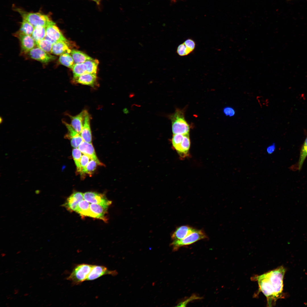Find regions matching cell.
<instances>
[{
  "label": "cell",
  "mask_w": 307,
  "mask_h": 307,
  "mask_svg": "<svg viewBox=\"0 0 307 307\" xmlns=\"http://www.w3.org/2000/svg\"><path fill=\"white\" fill-rule=\"evenodd\" d=\"M84 63L87 73L96 74L99 63L98 60L94 59L89 60L86 61Z\"/></svg>",
  "instance_id": "26"
},
{
  "label": "cell",
  "mask_w": 307,
  "mask_h": 307,
  "mask_svg": "<svg viewBox=\"0 0 307 307\" xmlns=\"http://www.w3.org/2000/svg\"><path fill=\"white\" fill-rule=\"evenodd\" d=\"M67 127L68 132L65 137L70 139L72 146L74 148H78L80 144L84 141L80 134L75 131L71 125L63 122Z\"/></svg>",
  "instance_id": "14"
},
{
  "label": "cell",
  "mask_w": 307,
  "mask_h": 307,
  "mask_svg": "<svg viewBox=\"0 0 307 307\" xmlns=\"http://www.w3.org/2000/svg\"><path fill=\"white\" fill-rule=\"evenodd\" d=\"M86 111L85 110H83L74 116H69L71 120L70 125L74 129L80 134L81 133L83 126Z\"/></svg>",
  "instance_id": "19"
},
{
  "label": "cell",
  "mask_w": 307,
  "mask_h": 307,
  "mask_svg": "<svg viewBox=\"0 0 307 307\" xmlns=\"http://www.w3.org/2000/svg\"><path fill=\"white\" fill-rule=\"evenodd\" d=\"M13 298V297H12V298H10V300L12 299Z\"/></svg>",
  "instance_id": "41"
},
{
  "label": "cell",
  "mask_w": 307,
  "mask_h": 307,
  "mask_svg": "<svg viewBox=\"0 0 307 307\" xmlns=\"http://www.w3.org/2000/svg\"><path fill=\"white\" fill-rule=\"evenodd\" d=\"M59 60L61 64L72 69L75 64L72 56L69 53L60 55Z\"/></svg>",
  "instance_id": "23"
},
{
  "label": "cell",
  "mask_w": 307,
  "mask_h": 307,
  "mask_svg": "<svg viewBox=\"0 0 307 307\" xmlns=\"http://www.w3.org/2000/svg\"><path fill=\"white\" fill-rule=\"evenodd\" d=\"M285 269L282 266L256 277L259 289L266 297L267 305L272 306L282 298Z\"/></svg>",
  "instance_id": "1"
},
{
  "label": "cell",
  "mask_w": 307,
  "mask_h": 307,
  "mask_svg": "<svg viewBox=\"0 0 307 307\" xmlns=\"http://www.w3.org/2000/svg\"><path fill=\"white\" fill-rule=\"evenodd\" d=\"M78 148L82 153L87 156L91 159L96 161L99 165H103V164L98 158L92 143H88L83 141L79 145Z\"/></svg>",
  "instance_id": "15"
},
{
  "label": "cell",
  "mask_w": 307,
  "mask_h": 307,
  "mask_svg": "<svg viewBox=\"0 0 307 307\" xmlns=\"http://www.w3.org/2000/svg\"><path fill=\"white\" fill-rule=\"evenodd\" d=\"M223 111L226 116L229 117L234 116L235 114V109L231 107H225L224 108Z\"/></svg>",
  "instance_id": "35"
},
{
  "label": "cell",
  "mask_w": 307,
  "mask_h": 307,
  "mask_svg": "<svg viewBox=\"0 0 307 307\" xmlns=\"http://www.w3.org/2000/svg\"><path fill=\"white\" fill-rule=\"evenodd\" d=\"M197 229L188 225H183L177 228L172 234L173 240L182 239Z\"/></svg>",
  "instance_id": "17"
},
{
  "label": "cell",
  "mask_w": 307,
  "mask_h": 307,
  "mask_svg": "<svg viewBox=\"0 0 307 307\" xmlns=\"http://www.w3.org/2000/svg\"><path fill=\"white\" fill-rule=\"evenodd\" d=\"M8 304H8V303H7V304H6L7 305H8Z\"/></svg>",
  "instance_id": "43"
},
{
  "label": "cell",
  "mask_w": 307,
  "mask_h": 307,
  "mask_svg": "<svg viewBox=\"0 0 307 307\" xmlns=\"http://www.w3.org/2000/svg\"><path fill=\"white\" fill-rule=\"evenodd\" d=\"M94 265L85 264H79L76 266L69 276L67 278L73 284H79L86 279Z\"/></svg>",
  "instance_id": "5"
},
{
  "label": "cell",
  "mask_w": 307,
  "mask_h": 307,
  "mask_svg": "<svg viewBox=\"0 0 307 307\" xmlns=\"http://www.w3.org/2000/svg\"><path fill=\"white\" fill-rule=\"evenodd\" d=\"M1 256L2 257H3L5 255V254L4 253H2L1 254Z\"/></svg>",
  "instance_id": "39"
},
{
  "label": "cell",
  "mask_w": 307,
  "mask_h": 307,
  "mask_svg": "<svg viewBox=\"0 0 307 307\" xmlns=\"http://www.w3.org/2000/svg\"><path fill=\"white\" fill-rule=\"evenodd\" d=\"M177 52L178 55L181 56L187 55L191 53L184 43L178 46L177 49Z\"/></svg>",
  "instance_id": "32"
},
{
  "label": "cell",
  "mask_w": 307,
  "mask_h": 307,
  "mask_svg": "<svg viewBox=\"0 0 307 307\" xmlns=\"http://www.w3.org/2000/svg\"><path fill=\"white\" fill-rule=\"evenodd\" d=\"M72 154L76 167L77 171L80 174L81 171L80 162L82 156L81 152L78 148H74L72 150Z\"/></svg>",
  "instance_id": "28"
},
{
  "label": "cell",
  "mask_w": 307,
  "mask_h": 307,
  "mask_svg": "<svg viewBox=\"0 0 307 307\" xmlns=\"http://www.w3.org/2000/svg\"><path fill=\"white\" fill-rule=\"evenodd\" d=\"M72 70L73 71V78H76L80 75L87 73L86 67L84 63L75 64Z\"/></svg>",
  "instance_id": "30"
},
{
  "label": "cell",
  "mask_w": 307,
  "mask_h": 307,
  "mask_svg": "<svg viewBox=\"0 0 307 307\" xmlns=\"http://www.w3.org/2000/svg\"><path fill=\"white\" fill-rule=\"evenodd\" d=\"M96 74L87 73L73 78L76 83L94 87L96 82Z\"/></svg>",
  "instance_id": "16"
},
{
  "label": "cell",
  "mask_w": 307,
  "mask_h": 307,
  "mask_svg": "<svg viewBox=\"0 0 307 307\" xmlns=\"http://www.w3.org/2000/svg\"></svg>",
  "instance_id": "44"
},
{
  "label": "cell",
  "mask_w": 307,
  "mask_h": 307,
  "mask_svg": "<svg viewBox=\"0 0 307 307\" xmlns=\"http://www.w3.org/2000/svg\"><path fill=\"white\" fill-rule=\"evenodd\" d=\"M90 117L86 111L83 126L80 134L83 140L86 142L92 143V136L90 125Z\"/></svg>",
  "instance_id": "18"
},
{
  "label": "cell",
  "mask_w": 307,
  "mask_h": 307,
  "mask_svg": "<svg viewBox=\"0 0 307 307\" xmlns=\"http://www.w3.org/2000/svg\"><path fill=\"white\" fill-rule=\"evenodd\" d=\"M202 298L199 296H197L195 295H193L189 298L188 299L186 300L179 303L178 304V305L177 306H185L188 302L194 300L200 299H201Z\"/></svg>",
  "instance_id": "36"
},
{
  "label": "cell",
  "mask_w": 307,
  "mask_h": 307,
  "mask_svg": "<svg viewBox=\"0 0 307 307\" xmlns=\"http://www.w3.org/2000/svg\"><path fill=\"white\" fill-rule=\"evenodd\" d=\"M207 238V235L203 231L196 230L182 239L173 240L171 246L173 250L176 251L181 247L192 244L200 240Z\"/></svg>",
  "instance_id": "6"
},
{
  "label": "cell",
  "mask_w": 307,
  "mask_h": 307,
  "mask_svg": "<svg viewBox=\"0 0 307 307\" xmlns=\"http://www.w3.org/2000/svg\"><path fill=\"white\" fill-rule=\"evenodd\" d=\"M173 147L182 158L188 155L190 145L189 134H173L171 139Z\"/></svg>",
  "instance_id": "4"
},
{
  "label": "cell",
  "mask_w": 307,
  "mask_h": 307,
  "mask_svg": "<svg viewBox=\"0 0 307 307\" xmlns=\"http://www.w3.org/2000/svg\"><path fill=\"white\" fill-rule=\"evenodd\" d=\"M90 205L89 202L83 200L79 203L76 212L82 216L88 217Z\"/></svg>",
  "instance_id": "24"
},
{
  "label": "cell",
  "mask_w": 307,
  "mask_h": 307,
  "mask_svg": "<svg viewBox=\"0 0 307 307\" xmlns=\"http://www.w3.org/2000/svg\"><path fill=\"white\" fill-rule=\"evenodd\" d=\"M307 157V137L306 138L301 149L299 159L298 163V168L301 169L303 163Z\"/></svg>",
  "instance_id": "25"
},
{
  "label": "cell",
  "mask_w": 307,
  "mask_h": 307,
  "mask_svg": "<svg viewBox=\"0 0 307 307\" xmlns=\"http://www.w3.org/2000/svg\"><path fill=\"white\" fill-rule=\"evenodd\" d=\"M68 43L64 41L56 42L53 44L51 53L58 55L67 53H70L71 50L69 48Z\"/></svg>",
  "instance_id": "20"
},
{
  "label": "cell",
  "mask_w": 307,
  "mask_h": 307,
  "mask_svg": "<svg viewBox=\"0 0 307 307\" xmlns=\"http://www.w3.org/2000/svg\"><path fill=\"white\" fill-rule=\"evenodd\" d=\"M34 28L31 24L23 20L19 31L24 34L31 36Z\"/></svg>",
  "instance_id": "29"
},
{
  "label": "cell",
  "mask_w": 307,
  "mask_h": 307,
  "mask_svg": "<svg viewBox=\"0 0 307 307\" xmlns=\"http://www.w3.org/2000/svg\"><path fill=\"white\" fill-rule=\"evenodd\" d=\"M30 57L43 63H47L54 60L55 56L46 52L37 47H34L28 53Z\"/></svg>",
  "instance_id": "9"
},
{
  "label": "cell",
  "mask_w": 307,
  "mask_h": 307,
  "mask_svg": "<svg viewBox=\"0 0 307 307\" xmlns=\"http://www.w3.org/2000/svg\"><path fill=\"white\" fill-rule=\"evenodd\" d=\"M50 41L44 38L36 43L37 47L48 53H51L53 45Z\"/></svg>",
  "instance_id": "27"
},
{
  "label": "cell",
  "mask_w": 307,
  "mask_h": 307,
  "mask_svg": "<svg viewBox=\"0 0 307 307\" xmlns=\"http://www.w3.org/2000/svg\"><path fill=\"white\" fill-rule=\"evenodd\" d=\"M95 2L98 5H99L100 3L101 0H92Z\"/></svg>",
  "instance_id": "38"
},
{
  "label": "cell",
  "mask_w": 307,
  "mask_h": 307,
  "mask_svg": "<svg viewBox=\"0 0 307 307\" xmlns=\"http://www.w3.org/2000/svg\"><path fill=\"white\" fill-rule=\"evenodd\" d=\"M8 272V271H6V272H5V273H7V272Z\"/></svg>",
  "instance_id": "42"
},
{
  "label": "cell",
  "mask_w": 307,
  "mask_h": 307,
  "mask_svg": "<svg viewBox=\"0 0 307 307\" xmlns=\"http://www.w3.org/2000/svg\"><path fill=\"white\" fill-rule=\"evenodd\" d=\"M28 293H25V294H24V296H27V295H28Z\"/></svg>",
  "instance_id": "40"
},
{
  "label": "cell",
  "mask_w": 307,
  "mask_h": 307,
  "mask_svg": "<svg viewBox=\"0 0 307 307\" xmlns=\"http://www.w3.org/2000/svg\"><path fill=\"white\" fill-rule=\"evenodd\" d=\"M31 36L36 43L44 39L46 36V27L39 26L34 27Z\"/></svg>",
  "instance_id": "22"
},
{
  "label": "cell",
  "mask_w": 307,
  "mask_h": 307,
  "mask_svg": "<svg viewBox=\"0 0 307 307\" xmlns=\"http://www.w3.org/2000/svg\"><path fill=\"white\" fill-rule=\"evenodd\" d=\"M84 199L89 203L98 204L108 208L112 202L108 200L105 196L101 194L94 192H88L83 194Z\"/></svg>",
  "instance_id": "7"
},
{
  "label": "cell",
  "mask_w": 307,
  "mask_h": 307,
  "mask_svg": "<svg viewBox=\"0 0 307 307\" xmlns=\"http://www.w3.org/2000/svg\"><path fill=\"white\" fill-rule=\"evenodd\" d=\"M108 208L98 204L91 203L90 205L88 217L106 221V215Z\"/></svg>",
  "instance_id": "12"
},
{
  "label": "cell",
  "mask_w": 307,
  "mask_h": 307,
  "mask_svg": "<svg viewBox=\"0 0 307 307\" xmlns=\"http://www.w3.org/2000/svg\"><path fill=\"white\" fill-rule=\"evenodd\" d=\"M117 274L116 271L109 270L104 266L94 265L86 281L94 280L104 275H109L114 276Z\"/></svg>",
  "instance_id": "11"
},
{
  "label": "cell",
  "mask_w": 307,
  "mask_h": 307,
  "mask_svg": "<svg viewBox=\"0 0 307 307\" xmlns=\"http://www.w3.org/2000/svg\"><path fill=\"white\" fill-rule=\"evenodd\" d=\"M20 15L23 20L32 25L34 27L40 26L46 27L51 20L49 16L40 12H28L17 8L15 9Z\"/></svg>",
  "instance_id": "3"
},
{
  "label": "cell",
  "mask_w": 307,
  "mask_h": 307,
  "mask_svg": "<svg viewBox=\"0 0 307 307\" xmlns=\"http://www.w3.org/2000/svg\"><path fill=\"white\" fill-rule=\"evenodd\" d=\"M46 28V36L55 42H68L55 23L52 20L49 22Z\"/></svg>",
  "instance_id": "8"
},
{
  "label": "cell",
  "mask_w": 307,
  "mask_h": 307,
  "mask_svg": "<svg viewBox=\"0 0 307 307\" xmlns=\"http://www.w3.org/2000/svg\"></svg>",
  "instance_id": "45"
},
{
  "label": "cell",
  "mask_w": 307,
  "mask_h": 307,
  "mask_svg": "<svg viewBox=\"0 0 307 307\" xmlns=\"http://www.w3.org/2000/svg\"><path fill=\"white\" fill-rule=\"evenodd\" d=\"M70 54L75 64L84 63L87 60L94 59L84 53L78 50H71Z\"/></svg>",
  "instance_id": "21"
},
{
  "label": "cell",
  "mask_w": 307,
  "mask_h": 307,
  "mask_svg": "<svg viewBox=\"0 0 307 307\" xmlns=\"http://www.w3.org/2000/svg\"><path fill=\"white\" fill-rule=\"evenodd\" d=\"M172 123V129L173 134H189V125L184 118V111L177 109L175 112L169 116Z\"/></svg>",
  "instance_id": "2"
},
{
  "label": "cell",
  "mask_w": 307,
  "mask_h": 307,
  "mask_svg": "<svg viewBox=\"0 0 307 307\" xmlns=\"http://www.w3.org/2000/svg\"><path fill=\"white\" fill-rule=\"evenodd\" d=\"M275 146L274 144H273L268 146L266 148V152L268 154H271L275 151Z\"/></svg>",
  "instance_id": "37"
},
{
  "label": "cell",
  "mask_w": 307,
  "mask_h": 307,
  "mask_svg": "<svg viewBox=\"0 0 307 307\" xmlns=\"http://www.w3.org/2000/svg\"><path fill=\"white\" fill-rule=\"evenodd\" d=\"M90 159L87 156L84 154L82 156L80 162L81 171L80 174L82 176L85 174L86 167Z\"/></svg>",
  "instance_id": "33"
},
{
  "label": "cell",
  "mask_w": 307,
  "mask_h": 307,
  "mask_svg": "<svg viewBox=\"0 0 307 307\" xmlns=\"http://www.w3.org/2000/svg\"><path fill=\"white\" fill-rule=\"evenodd\" d=\"M99 165L95 161L91 159L88 164L85 172V174L91 175L93 171L96 169L97 166Z\"/></svg>",
  "instance_id": "31"
},
{
  "label": "cell",
  "mask_w": 307,
  "mask_h": 307,
  "mask_svg": "<svg viewBox=\"0 0 307 307\" xmlns=\"http://www.w3.org/2000/svg\"><path fill=\"white\" fill-rule=\"evenodd\" d=\"M15 34L20 42L22 51L23 52L28 53L36 45L32 36L24 34L19 31Z\"/></svg>",
  "instance_id": "10"
},
{
  "label": "cell",
  "mask_w": 307,
  "mask_h": 307,
  "mask_svg": "<svg viewBox=\"0 0 307 307\" xmlns=\"http://www.w3.org/2000/svg\"><path fill=\"white\" fill-rule=\"evenodd\" d=\"M184 43L191 52L196 47V43L192 39L190 38L188 39L184 42Z\"/></svg>",
  "instance_id": "34"
},
{
  "label": "cell",
  "mask_w": 307,
  "mask_h": 307,
  "mask_svg": "<svg viewBox=\"0 0 307 307\" xmlns=\"http://www.w3.org/2000/svg\"><path fill=\"white\" fill-rule=\"evenodd\" d=\"M84 199L83 194L75 192L68 198L63 205L68 210L76 212L79 203Z\"/></svg>",
  "instance_id": "13"
}]
</instances>
